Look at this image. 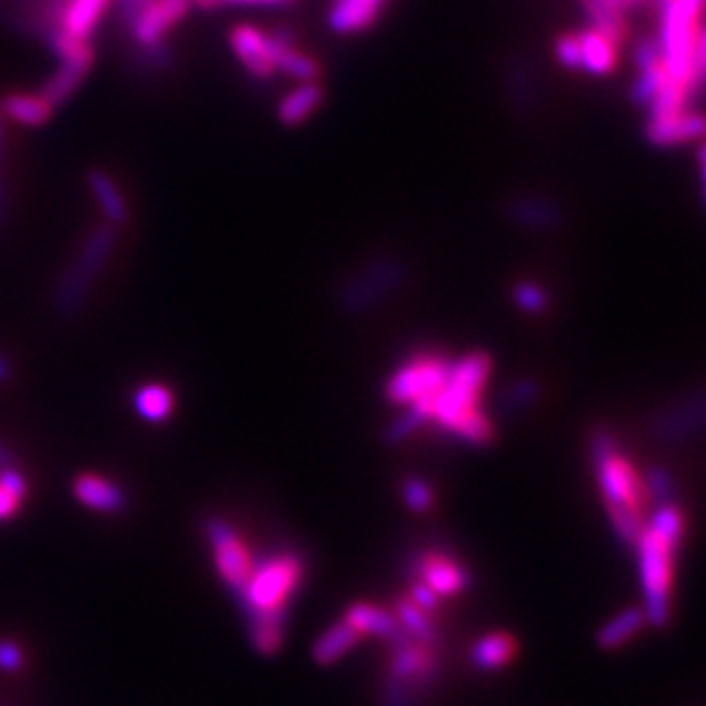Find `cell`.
Masks as SVG:
<instances>
[{"label": "cell", "instance_id": "cell-1", "mask_svg": "<svg viewBox=\"0 0 706 706\" xmlns=\"http://www.w3.org/2000/svg\"><path fill=\"white\" fill-rule=\"evenodd\" d=\"M491 370L485 352H471L453 361L448 378L430 405V419L474 446H487L494 439V426L480 409V396Z\"/></svg>", "mask_w": 706, "mask_h": 706}, {"label": "cell", "instance_id": "cell-2", "mask_svg": "<svg viewBox=\"0 0 706 706\" xmlns=\"http://www.w3.org/2000/svg\"><path fill=\"white\" fill-rule=\"evenodd\" d=\"M305 565L296 554H277L255 567L242 599L247 604L249 632L252 643L261 654H275L281 647V619L286 601L300 586Z\"/></svg>", "mask_w": 706, "mask_h": 706}, {"label": "cell", "instance_id": "cell-3", "mask_svg": "<svg viewBox=\"0 0 706 706\" xmlns=\"http://www.w3.org/2000/svg\"><path fill=\"white\" fill-rule=\"evenodd\" d=\"M684 535V515L675 506H663L654 513L652 524L643 526L636 547L640 558V576L647 597V617L663 627L670 615L675 551Z\"/></svg>", "mask_w": 706, "mask_h": 706}, {"label": "cell", "instance_id": "cell-4", "mask_svg": "<svg viewBox=\"0 0 706 706\" xmlns=\"http://www.w3.org/2000/svg\"><path fill=\"white\" fill-rule=\"evenodd\" d=\"M595 460L608 515L619 537L625 539V543L636 545V539L645 526V487L632 463L617 450L615 441L606 432H599L595 437Z\"/></svg>", "mask_w": 706, "mask_h": 706}, {"label": "cell", "instance_id": "cell-5", "mask_svg": "<svg viewBox=\"0 0 706 706\" xmlns=\"http://www.w3.org/2000/svg\"><path fill=\"white\" fill-rule=\"evenodd\" d=\"M117 238L119 229L110 227L108 222H99L88 231L86 240L80 242L76 257L62 272L53 294V307L62 318L78 316L82 307L88 305L95 284L99 281L115 252Z\"/></svg>", "mask_w": 706, "mask_h": 706}, {"label": "cell", "instance_id": "cell-6", "mask_svg": "<svg viewBox=\"0 0 706 706\" xmlns=\"http://www.w3.org/2000/svg\"><path fill=\"white\" fill-rule=\"evenodd\" d=\"M450 364L446 357L424 352L402 364L387 385V398L396 405H409V411L421 424L430 419V405L441 391Z\"/></svg>", "mask_w": 706, "mask_h": 706}, {"label": "cell", "instance_id": "cell-7", "mask_svg": "<svg viewBox=\"0 0 706 706\" xmlns=\"http://www.w3.org/2000/svg\"><path fill=\"white\" fill-rule=\"evenodd\" d=\"M206 530H209L216 569H218L220 578L231 590L242 593L249 576H252L255 567H257L252 551L247 549V545L242 543V537L229 524H225L220 519H213L209 526H206Z\"/></svg>", "mask_w": 706, "mask_h": 706}, {"label": "cell", "instance_id": "cell-8", "mask_svg": "<svg viewBox=\"0 0 706 706\" xmlns=\"http://www.w3.org/2000/svg\"><path fill=\"white\" fill-rule=\"evenodd\" d=\"M95 60H97V53H95L92 41H86L80 49H76L73 53L60 60L58 71L47 80V86L41 88V97H44L56 110L69 103L80 90L82 82H86V78L90 76Z\"/></svg>", "mask_w": 706, "mask_h": 706}, {"label": "cell", "instance_id": "cell-9", "mask_svg": "<svg viewBox=\"0 0 706 706\" xmlns=\"http://www.w3.org/2000/svg\"><path fill=\"white\" fill-rule=\"evenodd\" d=\"M192 10L190 0H151L149 8L136 19L129 34L136 47H153L165 39L179 21Z\"/></svg>", "mask_w": 706, "mask_h": 706}, {"label": "cell", "instance_id": "cell-10", "mask_svg": "<svg viewBox=\"0 0 706 706\" xmlns=\"http://www.w3.org/2000/svg\"><path fill=\"white\" fill-rule=\"evenodd\" d=\"M229 44L236 58L255 78L268 80L277 71L268 51V34H263L257 26H249V23L233 26L229 32Z\"/></svg>", "mask_w": 706, "mask_h": 706}, {"label": "cell", "instance_id": "cell-11", "mask_svg": "<svg viewBox=\"0 0 706 706\" xmlns=\"http://www.w3.org/2000/svg\"><path fill=\"white\" fill-rule=\"evenodd\" d=\"M417 574L424 586H428L437 597L458 595L467 588V569L441 551H428L419 558Z\"/></svg>", "mask_w": 706, "mask_h": 706}, {"label": "cell", "instance_id": "cell-12", "mask_svg": "<svg viewBox=\"0 0 706 706\" xmlns=\"http://www.w3.org/2000/svg\"><path fill=\"white\" fill-rule=\"evenodd\" d=\"M86 181H88V188H90V192L99 206V211L103 216V222H108L115 229L127 227L131 220V209H129V201H127V197H123L117 179L103 168H92L88 172Z\"/></svg>", "mask_w": 706, "mask_h": 706}, {"label": "cell", "instance_id": "cell-13", "mask_svg": "<svg viewBox=\"0 0 706 706\" xmlns=\"http://www.w3.org/2000/svg\"><path fill=\"white\" fill-rule=\"evenodd\" d=\"M73 494L82 506L90 508V510H97V513L112 515V513H121L123 508H127V496H123V491L112 480H108L99 474L86 471V474L76 476Z\"/></svg>", "mask_w": 706, "mask_h": 706}, {"label": "cell", "instance_id": "cell-14", "mask_svg": "<svg viewBox=\"0 0 706 706\" xmlns=\"http://www.w3.org/2000/svg\"><path fill=\"white\" fill-rule=\"evenodd\" d=\"M704 133V117L699 112H677L670 117H656L647 123V138L656 147H673L699 140Z\"/></svg>", "mask_w": 706, "mask_h": 706}, {"label": "cell", "instance_id": "cell-15", "mask_svg": "<svg viewBox=\"0 0 706 706\" xmlns=\"http://www.w3.org/2000/svg\"><path fill=\"white\" fill-rule=\"evenodd\" d=\"M0 112L6 119L26 129H41L53 119L56 108L39 95L30 92H8L0 99Z\"/></svg>", "mask_w": 706, "mask_h": 706}, {"label": "cell", "instance_id": "cell-16", "mask_svg": "<svg viewBox=\"0 0 706 706\" xmlns=\"http://www.w3.org/2000/svg\"><path fill=\"white\" fill-rule=\"evenodd\" d=\"M268 51L277 71H284L298 80H316L318 62L296 49L294 37L288 34V30L281 28L268 34Z\"/></svg>", "mask_w": 706, "mask_h": 706}, {"label": "cell", "instance_id": "cell-17", "mask_svg": "<svg viewBox=\"0 0 706 706\" xmlns=\"http://www.w3.org/2000/svg\"><path fill=\"white\" fill-rule=\"evenodd\" d=\"M110 3L112 0H64L58 26L78 41H90Z\"/></svg>", "mask_w": 706, "mask_h": 706}, {"label": "cell", "instance_id": "cell-18", "mask_svg": "<svg viewBox=\"0 0 706 706\" xmlns=\"http://www.w3.org/2000/svg\"><path fill=\"white\" fill-rule=\"evenodd\" d=\"M578 51L580 69L593 76H606L617 64V44L595 28L578 34Z\"/></svg>", "mask_w": 706, "mask_h": 706}, {"label": "cell", "instance_id": "cell-19", "mask_svg": "<svg viewBox=\"0 0 706 706\" xmlns=\"http://www.w3.org/2000/svg\"><path fill=\"white\" fill-rule=\"evenodd\" d=\"M346 622L350 627H355L361 636L370 634V636L394 640L402 632L396 615H391L389 610H385L376 604H368V601H359V604L350 606L346 613Z\"/></svg>", "mask_w": 706, "mask_h": 706}, {"label": "cell", "instance_id": "cell-20", "mask_svg": "<svg viewBox=\"0 0 706 706\" xmlns=\"http://www.w3.org/2000/svg\"><path fill=\"white\" fill-rule=\"evenodd\" d=\"M325 99V90L318 86L316 80H302L300 86L288 92L277 108V117L286 127H300L305 119H309L318 106Z\"/></svg>", "mask_w": 706, "mask_h": 706}, {"label": "cell", "instance_id": "cell-21", "mask_svg": "<svg viewBox=\"0 0 706 706\" xmlns=\"http://www.w3.org/2000/svg\"><path fill=\"white\" fill-rule=\"evenodd\" d=\"M378 14H380V6L370 3V0H337L335 8L329 10L327 23L335 32L350 34L372 26Z\"/></svg>", "mask_w": 706, "mask_h": 706}, {"label": "cell", "instance_id": "cell-22", "mask_svg": "<svg viewBox=\"0 0 706 706\" xmlns=\"http://www.w3.org/2000/svg\"><path fill=\"white\" fill-rule=\"evenodd\" d=\"M361 634L350 627L348 622H339V625L329 627L314 645V658L318 666H331V663L339 660L344 654H348L357 643Z\"/></svg>", "mask_w": 706, "mask_h": 706}, {"label": "cell", "instance_id": "cell-23", "mask_svg": "<svg viewBox=\"0 0 706 706\" xmlns=\"http://www.w3.org/2000/svg\"><path fill=\"white\" fill-rule=\"evenodd\" d=\"M517 643L510 634H489L474 645L471 658L480 670H501L515 658Z\"/></svg>", "mask_w": 706, "mask_h": 706}, {"label": "cell", "instance_id": "cell-24", "mask_svg": "<svg viewBox=\"0 0 706 706\" xmlns=\"http://www.w3.org/2000/svg\"><path fill=\"white\" fill-rule=\"evenodd\" d=\"M580 6L590 17L593 28L604 32L615 44L627 37V21L617 0H580Z\"/></svg>", "mask_w": 706, "mask_h": 706}, {"label": "cell", "instance_id": "cell-25", "mask_svg": "<svg viewBox=\"0 0 706 706\" xmlns=\"http://www.w3.org/2000/svg\"><path fill=\"white\" fill-rule=\"evenodd\" d=\"M645 622L643 610L638 608H629L625 613H619L617 617H613L608 625L597 634V643L604 649H617L625 645L627 640H632Z\"/></svg>", "mask_w": 706, "mask_h": 706}, {"label": "cell", "instance_id": "cell-26", "mask_svg": "<svg viewBox=\"0 0 706 706\" xmlns=\"http://www.w3.org/2000/svg\"><path fill=\"white\" fill-rule=\"evenodd\" d=\"M28 496V480L23 474L12 465L0 469V521H10L23 506V498Z\"/></svg>", "mask_w": 706, "mask_h": 706}, {"label": "cell", "instance_id": "cell-27", "mask_svg": "<svg viewBox=\"0 0 706 706\" xmlns=\"http://www.w3.org/2000/svg\"><path fill=\"white\" fill-rule=\"evenodd\" d=\"M136 407L147 421H165L175 409V396L165 385H145L136 394Z\"/></svg>", "mask_w": 706, "mask_h": 706}, {"label": "cell", "instance_id": "cell-28", "mask_svg": "<svg viewBox=\"0 0 706 706\" xmlns=\"http://www.w3.org/2000/svg\"><path fill=\"white\" fill-rule=\"evenodd\" d=\"M396 617L400 622V627L411 634L414 638L430 643L435 638L432 622L424 608H419L409 597H402L396 601Z\"/></svg>", "mask_w": 706, "mask_h": 706}, {"label": "cell", "instance_id": "cell-29", "mask_svg": "<svg viewBox=\"0 0 706 706\" xmlns=\"http://www.w3.org/2000/svg\"><path fill=\"white\" fill-rule=\"evenodd\" d=\"M515 302L528 314H543L547 309V294L533 281H519L515 286Z\"/></svg>", "mask_w": 706, "mask_h": 706}, {"label": "cell", "instance_id": "cell-30", "mask_svg": "<svg viewBox=\"0 0 706 706\" xmlns=\"http://www.w3.org/2000/svg\"><path fill=\"white\" fill-rule=\"evenodd\" d=\"M6 117L0 112V229L8 225L10 199H8V181H6Z\"/></svg>", "mask_w": 706, "mask_h": 706}, {"label": "cell", "instance_id": "cell-31", "mask_svg": "<svg viewBox=\"0 0 706 706\" xmlns=\"http://www.w3.org/2000/svg\"><path fill=\"white\" fill-rule=\"evenodd\" d=\"M405 501H407V506H409L411 510L426 513V510L432 506L435 496H432V491H430V487H428L426 483H421V480H407V483H405Z\"/></svg>", "mask_w": 706, "mask_h": 706}, {"label": "cell", "instance_id": "cell-32", "mask_svg": "<svg viewBox=\"0 0 706 706\" xmlns=\"http://www.w3.org/2000/svg\"><path fill=\"white\" fill-rule=\"evenodd\" d=\"M556 58L563 67L578 71L580 69V51H578V34H563L556 41Z\"/></svg>", "mask_w": 706, "mask_h": 706}, {"label": "cell", "instance_id": "cell-33", "mask_svg": "<svg viewBox=\"0 0 706 706\" xmlns=\"http://www.w3.org/2000/svg\"><path fill=\"white\" fill-rule=\"evenodd\" d=\"M151 0H117V21L127 28V32L131 30V26L136 23V19L149 8Z\"/></svg>", "mask_w": 706, "mask_h": 706}, {"label": "cell", "instance_id": "cell-34", "mask_svg": "<svg viewBox=\"0 0 706 706\" xmlns=\"http://www.w3.org/2000/svg\"><path fill=\"white\" fill-rule=\"evenodd\" d=\"M660 60V44L656 39H640L636 44V64L638 69H647Z\"/></svg>", "mask_w": 706, "mask_h": 706}, {"label": "cell", "instance_id": "cell-35", "mask_svg": "<svg viewBox=\"0 0 706 706\" xmlns=\"http://www.w3.org/2000/svg\"><path fill=\"white\" fill-rule=\"evenodd\" d=\"M409 599L417 604L419 608H424L426 613H430V610H437V606H439V597L428 588V586H424L421 580H417V584L411 586V593H409Z\"/></svg>", "mask_w": 706, "mask_h": 706}, {"label": "cell", "instance_id": "cell-36", "mask_svg": "<svg viewBox=\"0 0 706 706\" xmlns=\"http://www.w3.org/2000/svg\"><path fill=\"white\" fill-rule=\"evenodd\" d=\"M21 666V652L12 643H0V668L17 670Z\"/></svg>", "mask_w": 706, "mask_h": 706}, {"label": "cell", "instance_id": "cell-37", "mask_svg": "<svg viewBox=\"0 0 706 706\" xmlns=\"http://www.w3.org/2000/svg\"><path fill=\"white\" fill-rule=\"evenodd\" d=\"M227 3H233V6H259V8H288L294 6L296 0H225Z\"/></svg>", "mask_w": 706, "mask_h": 706}, {"label": "cell", "instance_id": "cell-38", "mask_svg": "<svg viewBox=\"0 0 706 706\" xmlns=\"http://www.w3.org/2000/svg\"><path fill=\"white\" fill-rule=\"evenodd\" d=\"M190 3L201 12H216L225 6V0H190Z\"/></svg>", "mask_w": 706, "mask_h": 706}, {"label": "cell", "instance_id": "cell-39", "mask_svg": "<svg viewBox=\"0 0 706 706\" xmlns=\"http://www.w3.org/2000/svg\"><path fill=\"white\" fill-rule=\"evenodd\" d=\"M6 467H12V455L8 448L0 446V469H6Z\"/></svg>", "mask_w": 706, "mask_h": 706}, {"label": "cell", "instance_id": "cell-40", "mask_svg": "<svg viewBox=\"0 0 706 706\" xmlns=\"http://www.w3.org/2000/svg\"><path fill=\"white\" fill-rule=\"evenodd\" d=\"M8 372H10V368H8V361L0 357V380H6L8 378Z\"/></svg>", "mask_w": 706, "mask_h": 706}, {"label": "cell", "instance_id": "cell-41", "mask_svg": "<svg viewBox=\"0 0 706 706\" xmlns=\"http://www.w3.org/2000/svg\"><path fill=\"white\" fill-rule=\"evenodd\" d=\"M617 3H619L622 8H632V6H638V3H643V0H617Z\"/></svg>", "mask_w": 706, "mask_h": 706}, {"label": "cell", "instance_id": "cell-42", "mask_svg": "<svg viewBox=\"0 0 706 706\" xmlns=\"http://www.w3.org/2000/svg\"><path fill=\"white\" fill-rule=\"evenodd\" d=\"M370 3H376V6H382V3H385V0H370Z\"/></svg>", "mask_w": 706, "mask_h": 706}]
</instances>
